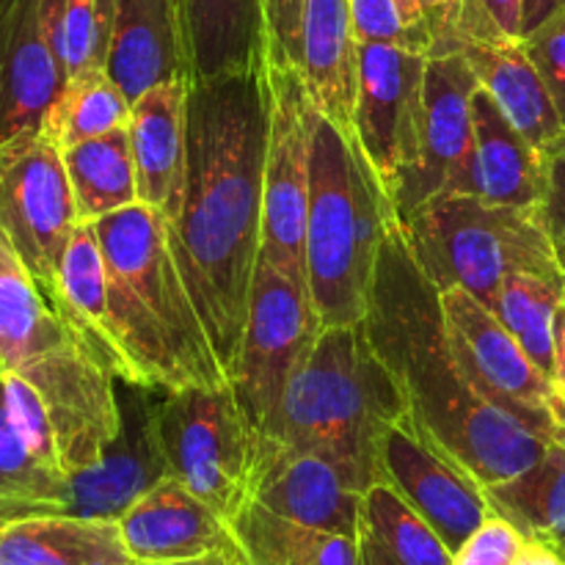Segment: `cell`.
Here are the masks:
<instances>
[{"label": "cell", "mask_w": 565, "mask_h": 565, "mask_svg": "<svg viewBox=\"0 0 565 565\" xmlns=\"http://www.w3.org/2000/svg\"><path fill=\"white\" fill-rule=\"evenodd\" d=\"M182 25L193 83L243 75L259 66L265 0H185Z\"/></svg>", "instance_id": "obj_27"}, {"label": "cell", "mask_w": 565, "mask_h": 565, "mask_svg": "<svg viewBox=\"0 0 565 565\" xmlns=\"http://www.w3.org/2000/svg\"><path fill=\"white\" fill-rule=\"evenodd\" d=\"M0 375H3V370H0Z\"/></svg>", "instance_id": "obj_50"}, {"label": "cell", "mask_w": 565, "mask_h": 565, "mask_svg": "<svg viewBox=\"0 0 565 565\" xmlns=\"http://www.w3.org/2000/svg\"><path fill=\"white\" fill-rule=\"evenodd\" d=\"M356 552L359 565H452V550L441 535L386 483L364 491Z\"/></svg>", "instance_id": "obj_29"}, {"label": "cell", "mask_w": 565, "mask_h": 565, "mask_svg": "<svg viewBox=\"0 0 565 565\" xmlns=\"http://www.w3.org/2000/svg\"><path fill=\"white\" fill-rule=\"evenodd\" d=\"M557 386V384H555ZM555 423L561 430V439L565 441V386H557V403H555Z\"/></svg>", "instance_id": "obj_46"}, {"label": "cell", "mask_w": 565, "mask_h": 565, "mask_svg": "<svg viewBox=\"0 0 565 565\" xmlns=\"http://www.w3.org/2000/svg\"><path fill=\"white\" fill-rule=\"evenodd\" d=\"M171 6H174L177 20H180V25H182V6H185V0H171ZM182 36H185V25H182Z\"/></svg>", "instance_id": "obj_48"}, {"label": "cell", "mask_w": 565, "mask_h": 565, "mask_svg": "<svg viewBox=\"0 0 565 565\" xmlns=\"http://www.w3.org/2000/svg\"><path fill=\"white\" fill-rule=\"evenodd\" d=\"M362 326L401 390L403 423L483 489L516 478L544 456L550 439L486 401L463 375L447 340L439 290L414 263L401 224L384 243Z\"/></svg>", "instance_id": "obj_2"}, {"label": "cell", "mask_w": 565, "mask_h": 565, "mask_svg": "<svg viewBox=\"0 0 565 565\" xmlns=\"http://www.w3.org/2000/svg\"><path fill=\"white\" fill-rule=\"evenodd\" d=\"M61 3L0 0V147L42 130L64 88Z\"/></svg>", "instance_id": "obj_16"}, {"label": "cell", "mask_w": 565, "mask_h": 565, "mask_svg": "<svg viewBox=\"0 0 565 565\" xmlns=\"http://www.w3.org/2000/svg\"><path fill=\"white\" fill-rule=\"evenodd\" d=\"M486 500L527 539L565 555V441H550L533 467L505 483L489 486Z\"/></svg>", "instance_id": "obj_30"}, {"label": "cell", "mask_w": 565, "mask_h": 565, "mask_svg": "<svg viewBox=\"0 0 565 565\" xmlns=\"http://www.w3.org/2000/svg\"><path fill=\"white\" fill-rule=\"evenodd\" d=\"M524 47H527L533 64L539 66L565 127V6L544 25L524 36Z\"/></svg>", "instance_id": "obj_38"}, {"label": "cell", "mask_w": 565, "mask_h": 565, "mask_svg": "<svg viewBox=\"0 0 565 565\" xmlns=\"http://www.w3.org/2000/svg\"><path fill=\"white\" fill-rule=\"evenodd\" d=\"M110 0H64L58 47L66 81L92 70H108Z\"/></svg>", "instance_id": "obj_35"}, {"label": "cell", "mask_w": 565, "mask_h": 565, "mask_svg": "<svg viewBox=\"0 0 565 565\" xmlns=\"http://www.w3.org/2000/svg\"><path fill=\"white\" fill-rule=\"evenodd\" d=\"M158 436L171 478L226 522L252 500L263 434L232 384L160 390Z\"/></svg>", "instance_id": "obj_7"}, {"label": "cell", "mask_w": 565, "mask_h": 565, "mask_svg": "<svg viewBox=\"0 0 565 565\" xmlns=\"http://www.w3.org/2000/svg\"><path fill=\"white\" fill-rule=\"evenodd\" d=\"M323 323L307 287L259 257L248 318L230 384L252 423L263 430L287 384L318 342Z\"/></svg>", "instance_id": "obj_11"}, {"label": "cell", "mask_w": 565, "mask_h": 565, "mask_svg": "<svg viewBox=\"0 0 565 565\" xmlns=\"http://www.w3.org/2000/svg\"><path fill=\"white\" fill-rule=\"evenodd\" d=\"M395 207L356 136L318 114L309 171L303 268L323 329L362 326Z\"/></svg>", "instance_id": "obj_4"}, {"label": "cell", "mask_w": 565, "mask_h": 565, "mask_svg": "<svg viewBox=\"0 0 565 565\" xmlns=\"http://www.w3.org/2000/svg\"><path fill=\"white\" fill-rule=\"evenodd\" d=\"M0 565H136L119 522L64 511L0 524Z\"/></svg>", "instance_id": "obj_25"}, {"label": "cell", "mask_w": 565, "mask_h": 565, "mask_svg": "<svg viewBox=\"0 0 565 565\" xmlns=\"http://www.w3.org/2000/svg\"><path fill=\"white\" fill-rule=\"evenodd\" d=\"M0 370L42 397L66 475L103 458L119 434L116 379L39 287L0 224Z\"/></svg>", "instance_id": "obj_3"}, {"label": "cell", "mask_w": 565, "mask_h": 565, "mask_svg": "<svg viewBox=\"0 0 565 565\" xmlns=\"http://www.w3.org/2000/svg\"><path fill=\"white\" fill-rule=\"evenodd\" d=\"M64 166L81 224H94L138 204L136 160L127 127L64 149Z\"/></svg>", "instance_id": "obj_31"}, {"label": "cell", "mask_w": 565, "mask_h": 565, "mask_svg": "<svg viewBox=\"0 0 565 565\" xmlns=\"http://www.w3.org/2000/svg\"><path fill=\"white\" fill-rule=\"evenodd\" d=\"M403 3L408 6V11H412L414 17H419V20L428 22V25L434 28V42H436V33H439L441 22L450 17V11L456 9L461 0H403Z\"/></svg>", "instance_id": "obj_41"}, {"label": "cell", "mask_w": 565, "mask_h": 565, "mask_svg": "<svg viewBox=\"0 0 565 565\" xmlns=\"http://www.w3.org/2000/svg\"><path fill=\"white\" fill-rule=\"evenodd\" d=\"M53 307L64 315L77 337L86 342L99 364L114 379L125 381L127 367L116 342L108 303V270L94 224H77L58 268Z\"/></svg>", "instance_id": "obj_26"}, {"label": "cell", "mask_w": 565, "mask_h": 565, "mask_svg": "<svg viewBox=\"0 0 565 565\" xmlns=\"http://www.w3.org/2000/svg\"><path fill=\"white\" fill-rule=\"evenodd\" d=\"M555 384L565 386V301L555 320Z\"/></svg>", "instance_id": "obj_45"}, {"label": "cell", "mask_w": 565, "mask_h": 565, "mask_svg": "<svg viewBox=\"0 0 565 565\" xmlns=\"http://www.w3.org/2000/svg\"><path fill=\"white\" fill-rule=\"evenodd\" d=\"M265 97L259 72L191 83L188 166L169 241L226 379L263 248Z\"/></svg>", "instance_id": "obj_1"}, {"label": "cell", "mask_w": 565, "mask_h": 565, "mask_svg": "<svg viewBox=\"0 0 565 565\" xmlns=\"http://www.w3.org/2000/svg\"><path fill=\"white\" fill-rule=\"evenodd\" d=\"M516 565H565V555H561L552 546L541 544V541L527 539V546H524L522 557H519Z\"/></svg>", "instance_id": "obj_43"}, {"label": "cell", "mask_w": 565, "mask_h": 565, "mask_svg": "<svg viewBox=\"0 0 565 565\" xmlns=\"http://www.w3.org/2000/svg\"><path fill=\"white\" fill-rule=\"evenodd\" d=\"M136 565H243L237 550H218L207 552V555L188 557V561H171V563H136Z\"/></svg>", "instance_id": "obj_44"}, {"label": "cell", "mask_w": 565, "mask_h": 565, "mask_svg": "<svg viewBox=\"0 0 565 565\" xmlns=\"http://www.w3.org/2000/svg\"><path fill=\"white\" fill-rule=\"evenodd\" d=\"M401 230L414 263L436 290L463 287L489 309L511 276L565 274L539 210L456 193L425 204Z\"/></svg>", "instance_id": "obj_6"}, {"label": "cell", "mask_w": 565, "mask_h": 565, "mask_svg": "<svg viewBox=\"0 0 565 565\" xmlns=\"http://www.w3.org/2000/svg\"><path fill=\"white\" fill-rule=\"evenodd\" d=\"M0 224L53 301L61 259L81 218L64 149L47 130L0 147Z\"/></svg>", "instance_id": "obj_10"}, {"label": "cell", "mask_w": 565, "mask_h": 565, "mask_svg": "<svg viewBox=\"0 0 565 565\" xmlns=\"http://www.w3.org/2000/svg\"><path fill=\"white\" fill-rule=\"evenodd\" d=\"M375 463L379 483L392 486L452 552L491 513L483 486L456 461L419 439L403 419L381 436Z\"/></svg>", "instance_id": "obj_18"}, {"label": "cell", "mask_w": 565, "mask_h": 565, "mask_svg": "<svg viewBox=\"0 0 565 565\" xmlns=\"http://www.w3.org/2000/svg\"><path fill=\"white\" fill-rule=\"evenodd\" d=\"M130 108L132 103L114 75L108 70H92L64 83L42 130H47L61 149H70L127 127Z\"/></svg>", "instance_id": "obj_33"}, {"label": "cell", "mask_w": 565, "mask_h": 565, "mask_svg": "<svg viewBox=\"0 0 565 565\" xmlns=\"http://www.w3.org/2000/svg\"><path fill=\"white\" fill-rule=\"evenodd\" d=\"M265 97L263 160V248L259 257L307 287L303 235H307L309 171H312L315 108L301 72L285 55H259Z\"/></svg>", "instance_id": "obj_9"}, {"label": "cell", "mask_w": 565, "mask_h": 565, "mask_svg": "<svg viewBox=\"0 0 565 565\" xmlns=\"http://www.w3.org/2000/svg\"><path fill=\"white\" fill-rule=\"evenodd\" d=\"M185 77H171L147 88L132 103L130 132L132 160H136L138 202L174 221L182 204L188 166V94Z\"/></svg>", "instance_id": "obj_21"}, {"label": "cell", "mask_w": 565, "mask_h": 565, "mask_svg": "<svg viewBox=\"0 0 565 565\" xmlns=\"http://www.w3.org/2000/svg\"><path fill=\"white\" fill-rule=\"evenodd\" d=\"M243 565H359L356 539L309 527L248 500L230 519Z\"/></svg>", "instance_id": "obj_28"}, {"label": "cell", "mask_w": 565, "mask_h": 565, "mask_svg": "<svg viewBox=\"0 0 565 565\" xmlns=\"http://www.w3.org/2000/svg\"><path fill=\"white\" fill-rule=\"evenodd\" d=\"M0 505L22 513L64 511L70 505V475L50 463L28 441L6 401L0 375Z\"/></svg>", "instance_id": "obj_32"}, {"label": "cell", "mask_w": 565, "mask_h": 565, "mask_svg": "<svg viewBox=\"0 0 565 565\" xmlns=\"http://www.w3.org/2000/svg\"><path fill=\"white\" fill-rule=\"evenodd\" d=\"M563 301L565 274H516L502 285L491 309L552 381H555V320Z\"/></svg>", "instance_id": "obj_34"}, {"label": "cell", "mask_w": 565, "mask_h": 565, "mask_svg": "<svg viewBox=\"0 0 565 565\" xmlns=\"http://www.w3.org/2000/svg\"><path fill=\"white\" fill-rule=\"evenodd\" d=\"M472 196L505 207L539 210L546 188L544 152L513 127L483 88L472 97Z\"/></svg>", "instance_id": "obj_24"}, {"label": "cell", "mask_w": 565, "mask_h": 565, "mask_svg": "<svg viewBox=\"0 0 565 565\" xmlns=\"http://www.w3.org/2000/svg\"><path fill=\"white\" fill-rule=\"evenodd\" d=\"M351 20L359 42L395 44L428 55L434 28L414 17L403 0H351Z\"/></svg>", "instance_id": "obj_36"}, {"label": "cell", "mask_w": 565, "mask_h": 565, "mask_svg": "<svg viewBox=\"0 0 565 565\" xmlns=\"http://www.w3.org/2000/svg\"><path fill=\"white\" fill-rule=\"evenodd\" d=\"M119 533L136 563H171L237 550L230 522L171 475L121 513Z\"/></svg>", "instance_id": "obj_20"}, {"label": "cell", "mask_w": 565, "mask_h": 565, "mask_svg": "<svg viewBox=\"0 0 565 565\" xmlns=\"http://www.w3.org/2000/svg\"><path fill=\"white\" fill-rule=\"evenodd\" d=\"M546 188L541 199L539 215L550 232L552 243L557 248L561 263L565 259V136L557 138L552 147L544 149Z\"/></svg>", "instance_id": "obj_39"}, {"label": "cell", "mask_w": 565, "mask_h": 565, "mask_svg": "<svg viewBox=\"0 0 565 565\" xmlns=\"http://www.w3.org/2000/svg\"><path fill=\"white\" fill-rule=\"evenodd\" d=\"M447 340L469 384L544 439H561L557 386L483 301L463 287L439 290Z\"/></svg>", "instance_id": "obj_12"}, {"label": "cell", "mask_w": 565, "mask_h": 565, "mask_svg": "<svg viewBox=\"0 0 565 565\" xmlns=\"http://www.w3.org/2000/svg\"><path fill=\"white\" fill-rule=\"evenodd\" d=\"M94 232L108 276L152 315L188 384H230L210 342L207 326L174 259L163 213L138 202L94 221Z\"/></svg>", "instance_id": "obj_8"}, {"label": "cell", "mask_w": 565, "mask_h": 565, "mask_svg": "<svg viewBox=\"0 0 565 565\" xmlns=\"http://www.w3.org/2000/svg\"><path fill=\"white\" fill-rule=\"evenodd\" d=\"M508 36H524V0H480Z\"/></svg>", "instance_id": "obj_40"}, {"label": "cell", "mask_w": 565, "mask_h": 565, "mask_svg": "<svg viewBox=\"0 0 565 565\" xmlns=\"http://www.w3.org/2000/svg\"><path fill=\"white\" fill-rule=\"evenodd\" d=\"M563 268H565V259H563Z\"/></svg>", "instance_id": "obj_49"}, {"label": "cell", "mask_w": 565, "mask_h": 565, "mask_svg": "<svg viewBox=\"0 0 565 565\" xmlns=\"http://www.w3.org/2000/svg\"><path fill=\"white\" fill-rule=\"evenodd\" d=\"M527 546V535L491 511L486 522L452 552V565H516Z\"/></svg>", "instance_id": "obj_37"}, {"label": "cell", "mask_w": 565, "mask_h": 565, "mask_svg": "<svg viewBox=\"0 0 565 565\" xmlns=\"http://www.w3.org/2000/svg\"><path fill=\"white\" fill-rule=\"evenodd\" d=\"M478 88L461 53L428 55L417 160L392 193L397 224L436 199L472 193V97Z\"/></svg>", "instance_id": "obj_13"}, {"label": "cell", "mask_w": 565, "mask_h": 565, "mask_svg": "<svg viewBox=\"0 0 565 565\" xmlns=\"http://www.w3.org/2000/svg\"><path fill=\"white\" fill-rule=\"evenodd\" d=\"M403 417L401 390L364 326H331L320 331L259 434L279 447L331 458L367 491L379 483L381 436Z\"/></svg>", "instance_id": "obj_5"}, {"label": "cell", "mask_w": 565, "mask_h": 565, "mask_svg": "<svg viewBox=\"0 0 565 565\" xmlns=\"http://www.w3.org/2000/svg\"><path fill=\"white\" fill-rule=\"evenodd\" d=\"M108 72L130 103L171 77L193 81L171 0H110Z\"/></svg>", "instance_id": "obj_22"}, {"label": "cell", "mask_w": 565, "mask_h": 565, "mask_svg": "<svg viewBox=\"0 0 565 565\" xmlns=\"http://www.w3.org/2000/svg\"><path fill=\"white\" fill-rule=\"evenodd\" d=\"M563 6L565 0H524V36L533 33L539 25H544V22L550 20L552 14H557Z\"/></svg>", "instance_id": "obj_42"}, {"label": "cell", "mask_w": 565, "mask_h": 565, "mask_svg": "<svg viewBox=\"0 0 565 565\" xmlns=\"http://www.w3.org/2000/svg\"><path fill=\"white\" fill-rule=\"evenodd\" d=\"M20 516H28V513L17 511V508H9V505H0V524L11 522V519H20Z\"/></svg>", "instance_id": "obj_47"}, {"label": "cell", "mask_w": 565, "mask_h": 565, "mask_svg": "<svg viewBox=\"0 0 565 565\" xmlns=\"http://www.w3.org/2000/svg\"><path fill=\"white\" fill-rule=\"evenodd\" d=\"M364 489L331 458L263 439L252 500L309 527L356 539Z\"/></svg>", "instance_id": "obj_19"}, {"label": "cell", "mask_w": 565, "mask_h": 565, "mask_svg": "<svg viewBox=\"0 0 565 565\" xmlns=\"http://www.w3.org/2000/svg\"><path fill=\"white\" fill-rule=\"evenodd\" d=\"M428 55L395 44L359 42V86L353 136L379 174L386 196L417 160L423 130Z\"/></svg>", "instance_id": "obj_15"}, {"label": "cell", "mask_w": 565, "mask_h": 565, "mask_svg": "<svg viewBox=\"0 0 565 565\" xmlns=\"http://www.w3.org/2000/svg\"><path fill=\"white\" fill-rule=\"evenodd\" d=\"M158 395L152 386L116 379L119 434L94 467L72 475L66 513L119 522L138 497L169 475L158 436Z\"/></svg>", "instance_id": "obj_17"}, {"label": "cell", "mask_w": 565, "mask_h": 565, "mask_svg": "<svg viewBox=\"0 0 565 565\" xmlns=\"http://www.w3.org/2000/svg\"><path fill=\"white\" fill-rule=\"evenodd\" d=\"M292 66L301 72L315 108L353 132L359 39L351 0H303Z\"/></svg>", "instance_id": "obj_23"}, {"label": "cell", "mask_w": 565, "mask_h": 565, "mask_svg": "<svg viewBox=\"0 0 565 565\" xmlns=\"http://www.w3.org/2000/svg\"><path fill=\"white\" fill-rule=\"evenodd\" d=\"M439 53H461L480 88L539 152L565 136L561 114L524 39L508 36L480 0H461L441 22L428 55Z\"/></svg>", "instance_id": "obj_14"}]
</instances>
